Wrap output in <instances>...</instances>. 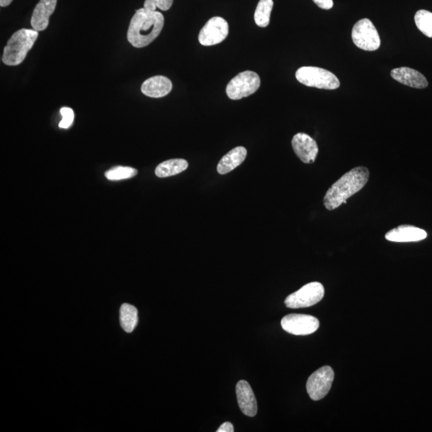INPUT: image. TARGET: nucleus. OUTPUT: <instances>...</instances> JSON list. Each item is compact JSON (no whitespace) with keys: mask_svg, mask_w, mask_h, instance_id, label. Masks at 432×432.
<instances>
[{"mask_svg":"<svg viewBox=\"0 0 432 432\" xmlns=\"http://www.w3.org/2000/svg\"><path fill=\"white\" fill-rule=\"evenodd\" d=\"M165 26V17L159 11L140 8L132 17L127 31V41L133 47H147L160 36Z\"/></svg>","mask_w":432,"mask_h":432,"instance_id":"obj_1","label":"nucleus"},{"mask_svg":"<svg viewBox=\"0 0 432 432\" xmlns=\"http://www.w3.org/2000/svg\"><path fill=\"white\" fill-rule=\"evenodd\" d=\"M370 172L365 167L353 168L333 184L324 196L323 204L328 211L338 209L353 195L360 192L368 181Z\"/></svg>","mask_w":432,"mask_h":432,"instance_id":"obj_2","label":"nucleus"},{"mask_svg":"<svg viewBox=\"0 0 432 432\" xmlns=\"http://www.w3.org/2000/svg\"><path fill=\"white\" fill-rule=\"evenodd\" d=\"M38 36L37 31L25 28L14 33L4 48L2 59L4 64L8 66L22 64L36 43Z\"/></svg>","mask_w":432,"mask_h":432,"instance_id":"obj_3","label":"nucleus"},{"mask_svg":"<svg viewBox=\"0 0 432 432\" xmlns=\"http://www.w3.org/2000/svg\"><path fill=\"white\" fill-rule=\"evenodd\" d=\"M296 80L304 85L325 90L340 88L339 78L326 69L317 67H302L295 73Z\"/></svg>","mask_w":432,"mask_h":432,"instance_id":"obj_4","label":"nucleus"},{"mask_svg":"<svg viewBox=\"0 0 432 432\" xmlns=\"http://www.w3.org/2000/svg\"><path fill=\"white\" fill-rule=\"evenodd\" d=\"M260 78L257 73L246 71L239 73L229 82L226 89L228 97L239 100L254 94L260 87Z\"/></svg>","mask_w":432,"mask_h":432,"instance_id":"obj_5","label":"nucleus"},{"mask_svg":"<svg viewBox=\"0 0 432 432\" xmlns=\"http://www.w3.org/2000/svg\"><path fill=\"white\" fill-rule=\"evenodd\" d=\"M351 37L358 48L374 52L379 48L381 41L377 28L368 19L358 21L353 27Z\"/></svg>","mask_w":432,"mask_h":432,"instance_id":"obj_6","label":"nucleus"},{"mask_svg":"<svg viewBox=\"0 0 432 432\" xmlns=\"http://www.w3.org/2000/svg\"><path fill=\"white\" fill-rule=\"evenodd\" d=\"M323 286L319 282L307 284L285 300V305L289 308L309 307L321 302L324 296Z\"/></svg>","mask_w":432,"mask_h":432,"instance_id":"obj_7","label":"nucleus"},{"mask_svg":"<svg viewBox=\"0 0 432 432\" xmlns=\"http://www.w3.org/2000/svg\"><path fill=\"white\" fill-rule=\"evenodd\" d=\"M334 377L333 368L325 366L317 370L308 378L306 388L312 400H321L328 395L332 388Z\"/></svg>","mask_w":432,"mask_h":432,"instance_id":"obj_8","label":"nucleus"},{"mask_svg":"<svg viewBox=\"0 0 432 432\" xmlns=\"http://www.w3.org/2000/svg\"><path fill=\"white\" fill-rule=\"evenodd\" d=\"M281 326L285 332L295 335H307L316 333L319 327V319L304 314H290L282 319Z\"/></svg>","mask_w":432,"mask_h":432,"instance_id":"obj_9","label":"nucleus"},{"mask_svg":"<svg viewBox=\"0 0 432 432\" xmlns=\"http://www.w3.org/2000/svg\"><path fill=\"white\" fill-rule=\"evenodd\" d=\"M228 34V22L222 17H213L202 28L199 34V42L203 46H213L222 43Z\"/></svg>","mask_w":432,"mask_h":432,"instance_id":"obj_10","label":"nucleus"},{"mask_svg":"<svg viewBox=\"0 0 432 432\" xmlns=\"http://www.w3.org/2000/svg\"><path fill=\"white\" fill-rule=\"evenodd\" d=\"M293 150L299 159L305 164H313L316 161L319 148L316 140L305 133H297L291 141Z\"/></svg>","mask_w":432,"mask_h":432,"instance_id":"obj_11","label":"nucleus"},{"mask_svg":"<svg viewBox=\"0 0 432 432\" xmlns=\"http://www.w3.org/2000/svg\"><path fill=\"white\" fill-rule=\"evenodd\" d=\"M428 234L421 228L401 225L391 230L385 235L386 240L396 243L418 242L427 238Z\"/></svg>","mask_w":432,"mask_h":432,"instance_id":"obj_12","label":"nucleus"},{"mask_svg":"<svg viewBox=\"0 0 432 432\" xmlns=\"http://www.w3.org/2000/svg\"><path fill=\"white\" fill-rule=\"evenodd\" d=\"M391 76L396 81L410 88L424 89L428 86L426 77L417 70L403 67L391 71Z\"/></svg>","mask_w":432,"mask_h":432,"instance_id":"obj_13","label":"nucleus"},{"mask_svg":"<svg viewBox=\"0 0 432 432\" xmlns=\"http://www.w3.org/2000/svg\"><path fill=\"white\" fill-rule=\"evenodd\" d=\"M237 396L240 410L246 417H254L257 414V402L250 384L245 380L237 384Z\"/></svg>","mask_w":432,"mask_h":432,"instance_id":"obj_14","label":"nucleus"},{"mask_svg":"<svg viewBox=\"0 0 432 432\" xmlns=\"http://www.w3.org/2000/svg\"><path fill=\"white\" fill-rule=\"evenodd\" d=\"M57 0H41L34 9L31 25L34 30L44 31L48 27L50 16L54 13Z\"/></svg>","mask_w":432,"mask_h":432,"instance_id":"obj_15","label":"nucleus"},{"mask_svg":"<svg viewBox=\"0 0 432 432\" xmlns=\"http://www.w3.org/2000/svg\"><path fill=\"white\" fill-rule=\"evenodd\" d=\"M172 89V83L169 78L156 76L149 78L142 84L143 94L151 98H161L169 94Z\"/></svg>","mask_w":432,"mask_h":432,"instance_id":"obj_16","label":"nucleus"},{"mask_svg":"<svg viewBox=\"0 0 432 432\" xmlns=\"http://www.w3.org/2000/svg\"><path fill=\"white\" fill-rule=\"evenodd\" d=\"M248 151L244 147H237L224 155L217 166V172L225 175L237 168L245 160Z\"/></svg>","mask_w":432,"mask_h":432,"instance_id":"obj_17","label":"nucleus"},{"mask_svg":"<svg viewBox=\"0 0 432 432\" xmlns=\"http://www.w3.org/2000/svg\"><path fill=\"white\" fill-rule=\"evenodd\" d=\"M188 162L183 159H173L161 162L155 169V175L159 178H166L178 175L187 169Z\"/></svg>","mask_w":432,"mask_h":432,"instance_id":"obj_18","label":"nucleus"},{"mask_svg":"<svg viewBox=\"0 0 432 432\" xmlns=\"http://www.w3.org/2000/svg\"><path fill=\"white\" fill-rule=\"evenodd\" d=\"M120 323L122 328L127 333L133 332L138 323V310L137 307L125 304L120 307Z\"/></svg>","mask_w":432,"mask_h":432,"instance_id":"obj_19","label":"nucleus"},{"mask_svg":"<svg viewBox=\"0 0 432 432\" xmlns=\"http://www.w3.org/2000/svg\"><path fill=\"white\" fill-rule=\"evenodd\" d=\"M273 0H260L255 11V22L257 26L267 27L270 24Z\"/></svg>","mask_w":432,"mask_h":432,"instance_id":"obj_20","label":"nucleus"},{"mask_svg":"<svg viewBox=\"0 0 432 432\" xmlns=\"http://www.w3.org/2000/svg\"><path fill=\"white\" fill-rule=\"evenodd\" d=\"M414 22L418 29L424 35L432 38V13L426 10H419L414 15Z\"/></svg>","mask_w":432,"mask_h":432,"instance_id":"obj_21","label":"nucleus"},{"mask_svg":"<svg viewBox=\"0 0 432 432\" xmlns=\"http://www.w3.org/2000/svg\"><path fill=\"white\" fill-rule=\"evenodd\" d=\"M138 171L130 167H116L106 172L105 176L111 181L130 179L137 175Z\"/></svg>","mask_w":432,"mask_h":432,"instance_id":"obj_22","label":"nucleus"},{"mask_svg":"<svg viewBox=\"0 0 432 432\" xmlns=\"http://www.w3.org/2000/svg\"><path fill=\"white\" fill-rule=\"evenodd\" d=\"M173 0H145L144 8L151 11H156L157 8L167 11L172 8Z\"/></svg>","mask_w":432,"mask_h":432,"instance_id":"obj_23","label":"nucleus"},{"mask_svg":"<svg viewBox=\"0 0 432 432\" xmlns=\"http://www.w3.org/2000/svg\"><path fill=\"white\" fill-rule=\"evenodd\" d=\"M60 114L63 117V120L60 123V127L64 129L69 128L73 122H74V111L70 108H63L60 110Z\"/></svg>","mask_w":432,"mask_h":432,"instance_id":"obj_24","label":"nucleus"},{"mask_svg":"<svg viewBox=\"0 0 432 432\" xmlns=\"http://www.w3.org/2000/svg\"><path fill=\"white\" fill-rule=\"evenodd\" d=\"M319 8L323 10H330L333 8V0H312Z\"/></svg>","mask_w":432,"mask_h":432,"instance_id":"obj_25","label":"nucleus"},{"mask_svg":"<svg viewBox=\"0 0 432 432\" xmlns=\"http://www.w3.org/2000/svg\"><path fill=\"white\" fill-rule=\"evenodd\" d=\"M217 432H233L234 427L231 423L226 422L223 424L216 431Z\"/></svg>","mask_w":432,"mask_h":432,"instance_id":"obj_26","label":"nucleus"},{"mask_svg":"<svg viewBox=\"0 0 432 432\" xmlns=\"http://www.w3.org/2000/svg\"><path fill=\"white\" fill-rule=\"evenodd\" d=\"M13 1V0H0V6L2 8L8 7Z\"/></svg>","mask_w":432,"mask_h":432,"instance_id":"obj_27","label":"nucleus"}]
</instances>
